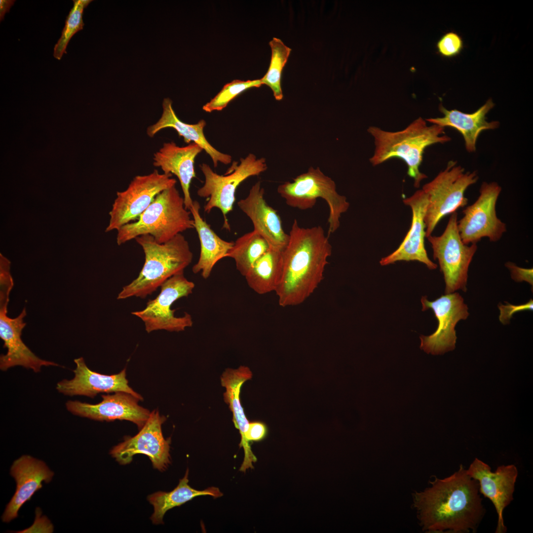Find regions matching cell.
Segmentation results:
<instances>
[{"instance_id":"cell-1","label":"cell","mask_w":533,"mask_h":533,"mask_svg":"<svg viewBox=\"0 0 533 533\" xmlns=\"http://www.w3.org/2000/svg\"><path fill=\"white\" fill-rule=\"evenodd\" d=\"M430 486L414 494L422 530L427 533H476L485 513L479 484L462 464L444 479L434 476Z\"/></svg>"},{"instance_id":"cell-2","label":"cell","mask_w":533,"mask_h":533,"mask_svg":"<svg viewBox=\"0 0 533 533\" xmlns=\"http://www.w3.org/2000/svg\"><path fill=\"white\" fill-rule=\"evenodd\" d=\"M282 251L283 268L275 292L283 307L304 302L324 278L332 247L322 227L304 228L294 220Z\"/></svg>"},{"instance_id":"cell-3","label":"cell","mask_w":533,"mask_h":533,"mask_svg":"<svg viewBox=\"0 0 533 533\" xmlns=\"http://www.w3.org/2000/svg\"><path fill=\"white\" fill-rule=\"evenodd\" d=\"M444 128L431 124L419 117L405 129L396 132L383 130L370 126L368 132L374 137L375 151L370 161L374 166L381 164L393 158H399L406 163L408 175L414 180V186L419 188L427 176L419 167L425 149L434 144H444L451 138L445 134Z\"/></svg>"},{"instance_id":"cell-4","label":"cell","mask_w":533,"mask_h":533,"mask_svg":"<svg viewBox=\"0 0 533 533\" xmlns=\"http://www.w3.org/2000/svg\"><path fill=\"white\" fill-rule=\"evenodd\" d=\"M135 240L143 250L145 262L138 277L122 288L117 300L146 298L167 279L184 272L192 261L189 242L181 233L162 244L149 234L140 235Z\"/></svg>"},{"instance_id":"cell-5","label":"cell","mask_w":533,"mask_h":533,"mask_svg":"<svg viewBox=\"0 0 533 533\" xmlns=\"http://www.w3.org/2000/svg\"><path fill=\"white\" fill-rule=\"evenodd\" d=\"M192 228L194 224L191 212L174 186L159 193L137 221L117 230L116 242L120 245L140 235L149 234L162 244Z\"/></svg>"},{"instance_id":"cell-6","label":"cell","mask_w":533,"mask_h":533,"mask_svg":"<svg viewBox=\"0 0 533 533\" xmlns=\"http://www.w3.org/2000/svg\"><path fill=\"white\" fill-rule=\"evenodd\" d=\"M277 192L288 206L303 210L312 208L318 198L324 199L329 208L328 237L339 228L341 215L349 206L346 197L337 191L335 182L318 167H310L292 182L280 185Z\"/></svg>"},{"instance_id":"cell-7","label":"cell","mask_w":533,"mask_h":533,"mask_svg":"<svg viewBox=\"0 0 533 533\" xmlns=\"http://www.w3.org/2000/svg\"><path fill=\"white\" fill-rule=\"evenodd\" d=\"M478 179L476 171L466 172L456 161L451 160L444 170L422 187L428 201L424 217L426 237L431 235L443 217L467 204L465 190Z\"/></svg>"},{"instance_id":"cell-8","label":"cell","mask_w":533,"mask_h":533,"mask_svg":"<svg viewBox=\"0 0 533 533\" xmlns=\"http://www.w3.org/2000/svg\"><path fill=\"white\" fill-rule=\"evenodd\" d=\"M431 245L433 258L438 260L445 282V294L458 290L466 292L469 265L477 249L476 244H464L457 228V213L451 214L446 228L440 236L426 237Z\"/></svg>"},{"instance_id":"cell-9","label":"cell","mask_w":533,"mask_h":533,"mask_svg":"<svg viewBox=\"0 0 533 533\" xmlns=\"http://www.w3.org/2000/svg\"><path fill=\"white\" fill-rule=\"evenodd\" d=\"M237 163L231 171L225 175L216 173L206 163L199 166L205 181L197 190V194L207 199L204 212L209 214L214 208L220 209L224 217L225 226L227 228H229V225L226 215L233 209L237 187L247 178L258 176L267 169L265 158H257L253 153L241 158L240 163Z\"/></svg>"},{"instance_id":"cell-10","label":"cell","mask_w":533,"mask_h":533,"mask_svg":"<svg viewBox=\"0 0 533 533\" xmlns=\"http://www.w3.org/2000/svg\"><path fill=\"white\" fill-rule=\"evenodd\" d=\"M172 176L155 169L149 174L135 176L125 190L116 192L105 231L117 230L137 221L159 193L175 186L177 181Z\"/></svg>"},{"instance_id":"cell-11","label":"cell","mask_w":533,"mask_h":533,"mask_svg":"<svg viewBox=\"0 0 533 533\" xmlns=\"http://www.w3.org/2000/svg\"><path fill=\"white\" fill-rule=\"evenodd\" d=\"M194 287V283L189 280L184 272L175 274L161 285L160 293L154 299L149 300L144 309L131 313L143 321L148 333L160 330L184 331L192 326L191 316L185 312L183 316L177 317L174 315L176 310L171 308L177 300L192 294Z\"/></svg>"},{"instance_id":"cell-12","label":"cell","mask_w":533,"mask_h":533,"mask_svg":"<svg viewBox=\"0 0 533 533\" xmlns=\"http://www.w3.org/2000/svg\"><path fill=\"white\" fill-rule=\"evenodd\" d=\"M501 190L496 182H483L477 199L462 211L463 216L457 221V228L464 244H476L483 237L496 242L506 231V225L497 218L495 209Z\"/></svg>"},{"instance_id":"cell-13","label":"cell","mask_w":533,"mask_h":533,"mask_svg":"<svg viewBox=\"0 0 533 533\" xmlns=\"http://www.w3.org/2000/svg\"><path fill=\"white\" fill-rule=\"evenodd\" d=\"M422 311L431 309L438 324L431 335L420 336V348L427 353L443 354L454 350L457 340L455 327L458 321L468 317V308L462 296L457 292L445 294L433 301L422 297Z\"/></svg>"},{"instance_id":"cell-14","label":"cell","mask_w":533,"mask_h":533,"mask_svg":"<svg viewBox=\"0 0 533 533\" xmlns=\"http://www.w3.org/2000/svg\"><path fill=\"white\" fill-rule=\"evenodd\" d=\"M166 418L157 410L151 413L147 422L136 435L126 436L123 442L114 446L110 454L121 464H127L136 454H144L152 461L153 467L165 470L170 463V438L165 439L161 426Z\"/></svg>"},{"instance_id":"cell-15","label":"cell","mask_w":533,"mask_h":533,"mask_svg":"<svg viewBox=\"0 0 533 533\" xmlns=\"http://www.w3.org/2000/svg\"><path fill=\"white\" fill-rule=\"evenodd\" d=\"M467 473L478 481L481 494L489 498L494 504L497 515L495 533H504L503 512L513 500L518 471L514 464L502 465L495 471L481 460L476 457L466 469Z\"/></svg>"},{"instance_id":"cell-16","label":"cell","mask_w":533,"mask_h":533,"mask_svg":"<svg viewBox=\"0 0 533 533\" xmlns=\"http://www.w3.org/2000/svg\"><path fill=\"white\" fill-rule=\"evenodd\" d=\"M102 401L96 404L78 401H68L66 406L72 414L99 421L126 420L136 424L139 429L145 425L151 413L138 405L140 400L132 395L117 392L102 395Z\"/></svg>"},{"instance_id":"cell-17","label":"cell","mask_w":533,"mask_h":533,"mask_svg":"<svg viewBox=\"0 0 533 533\" xmlns=\"http://www.w3.org/2000/svg\"><path fill=\"white\" fill-rule=\"evenodd\" d=\"M428 202L427 196L422 189L403 200L404 203L409 206L412 211L410 229L397 249L380 260L381 265L386 266L397 261H412L423 263L430 269L437 267V265L428 258L425 248L424 217Z\"/></svg>"},{"instance_id":"cell-18","label":"cell","mask_w":533,"mask_h":533,"mask_svg":"<svg viewBox=\"0 0 533 533\" xmlns=\"http://www.w3.org/2000/svg\"><path fill=\"white\" fill-rule=\"evenodd\" d=\"M10 474L16 483L15 492L2 515L3 522L8 523L18 517L20 508L54 475L46 463L30 456L24 455L12 464Z\"/></svg>"},{"instance_id":"cell-19","label":"cell","mask_w":533,"mask_h":533,"mask_svg":"<svg viewBox=\"0 0 533 533\" xmlns=\"http://www.w3.org/2000/svg\"><path fill=\"white\" fill-rule=\"evenodd\" d=\"M74 362L76 364L73 371L74 378L59 382L56 386L59 392L66 395H83L91 398L99 393L123 392L143 400L142 396L129 386L125 368L117 374L107 375L91 371L82 357L75 359Z\"/></svg>"},{"instance_id":"cell-20","label":"cell","mask_w":533,"mask_h":533,"mask_svg":"<svg viewBox=\"0 0 533 533\" xmlns=\"http://www.w3.org/2000/svg\"><path fill=\"white\" fill-rule=\"evenodd\" d=\"M264 195V189L258 181L248 195L238 201L237 205L252 222L254 230L266 239L270 247L283 251L289 235L284 231L277 211L266 202Z\"/></svg>"},{"instance_id":"cell-21","label":"cell","mask_w":533,"mask_h":533,"mask_svg":"<svg viewBox=\"0 0 533 533\" xmlns=\"http://www.w3.org/2000/svg\"><path fill=\"white\" fill-rule=\"evenodd\" d=\"M203 149L197 144L190 143L179 147L174 142L165 143L154 153L153 164L159 167L166 174H174L178 178L184 195L186 208L190 210L193 201L190 191L192 180L195 177L194 160Z\"/></svg>"},{"instance_id":"cell-22","label":"cell","mask_w":533,"mask_h":533,"mask_svg":"<svg viewBox=\"0 0 533 533\" xmlns=\"http://www.w3.org/2000/svg\"><path fill=\"white\" fill-rule=\"evenodd\" d=\"M494 106V103L490 98L476 111L467 114L456 109L447 110L440 104L439 110L443 116L429 118L426 121L444 128L450 127L457 130L463 137L467 151L474 152L476 150L477 139L481 133L483 131L496 129L499 126V122L497 121H488L486 120V114Z\"/></svg>"},{"instance_id":"cell-23","label":"cell","mask_w":533,"mask_h":533,"mask_svg":"<svg viewBox=\"0 0 533 533\" xmlns=\"http://www.w3.org/2000/svg\"><path fill=\"white\" fill-rule=\"evenodd\" d=\"M252 377V373L248 367L241 366L236 369L228 368L221 377V384L226 388L224 401L229 406L233 414L232 421L241 435L240 447H243L244 457L242 466L245 468L253 467V463L257 458L251 450L250 443L246 438L249 422L245 414L240 400V390L243 384Z\"/></svg>"},{"instance_id":"cell-24","label":"cell","mask_w":533,"mask_h":533,"mask_svg":"<svg viewBox=\"0 0 533 533\" xmlns=\"http://www.w3.org/2000/svg\"><path fill=\"white\" fill-rule=\"evenodd\" d=\"M172 104V101L170 98L164 99L162 114L156 123L148 128V135L150 137H153L163 129L172 128L177 132L179 136L183 138L185 142L188 144L194 143L204 150L210 156L215 167L218 166L219 162L226 165L230 163L231 156L218 151L206 139L203 132L206 124L205 120L201 119L195 124L185 123L178 118Z\"/></svg>"},{"instance_id":"cell-25","label":"cell","mask_w":533,"mask_h":533,"mask_svg":"<svg viewBox=\"0 0 533 533\" xmlns=\"http://www.w3.org/2000/svg\"><path fill=\"white\" fill-rule=\"evenodd\" d=\"M200 208L199 202L195 200L190 209L200 245L199 257L192 271L195 274L200 273L204 279H207L215 265L226 257L234 242L220 238L202 218Z\"/></svg>"},{"instance_id":"cell-26","label":"cell","mask_w":533,"mask_h":533,"mask_svg":"<svg viewBox=\"0 0 533 533\" xmlns=\"http://www.w3.org/2000/svg\"><path fill=\"white\" fill-rule=\"evenodd\" d=\"M188 476L189 469H187L184 477L180 480L178 486L173 490L169 492H156L148 496V501L154 509L151 517L152 523H163V518L168 510L180 506L196 496L207 495L215 498L223 495L216 487H210L201 491L191 488L188 484Z\"/></svg>"},{"instance_id":"cell-27","label":"cell","mask_w":533,"mask_h":533,"mask_svg":"<svg viewBox=\"0 0 533 533\" xmlns=\"http://www.w3.org/2000/svg\"><path fill=\"white\" fill-rule=\"evenodd\" d=\"M282 268V251L270 247L244 277L251 289L258 294L264 295L275 292L280 281Z\"/></svg>"},{"instance_id":"cell-28","label":"cell","mask_w":533,"mask_h":533,"mask_svg":"<svg viewBox=\"0 0 533 533\" xmlns=\"http://www.w3.org/2000/svg\"><path fill=\"white\" fill-rule=\"evenodd\" d=\"M269 248L266 239L253 230L238 238L226 257L233 259L236 269L245 276L256 261Z\"/></svg>"},{"instance_id":"cell-29","label":"cell","mask_w":533,"mask_h":533,"mask_svg":"<svg viewBox=\"0 0 533 533\" xmlns=\"http://www.w3.org/2000/svg\"><path fill=\"white\" fill-rule=\"evenodd\" d=\"M269 44L271 50L269 66L266 74L260 79L262 85L270 87L275 100L280 101L283 97L281 84L282 72L291 49L276 38H273Z\"/></svg>"},{"instance_id":"cell-30","label":"cell","mask_w":533,"mask_h":533,"mask_svg":"<svg viewBox=\"0 0 533 533\" xmlns=\"http://www.w3.org/2000/svg\"><path fill=\"white\" fill-rule=\"evenodd\" d=\"M92 1L90 0H74V5L66 17L61 36L54 47L53 56L60 60L66 53V48L72 37L83 29L84 9Z\"/></svg>"},{"instance_id":"cell-31","label":"cell","mask_w":533,"mask_h":533,"mask_svg":"<svg viewBox=\"0 0 533 533\" xmlns=\"http://www.w3.org/2000/svg\"><path fill=\"white\" fill-rule=\"evenodd\" d=\"M262 85L260 79L246 81L235 79L226 84L221 91L209 102L203 106V110L207 113L220 111L228 104L244 91L253 87Z\"/></svg>"},{"instance_id":"cell-32","label":"cell","mask_w":533,"mask_h":533,"mask_svg":"<svg viewBox=\"0 0 533 533\" xmlns=\"http://www.w3.org/2000/svg\"><path fill=\"white\" fill-rule=\"evenodd\" d=\"M436 48L438 53L442 57L452 58L457 56L463 48V42L461 37L454 32L443 35L437 41Z\"/></svg>"},{"instance_id":"cell-33","label":"cell","mask_w":533,"mask_h":533,"mask_svg":"<svg viewBox=\"0 0 533 533\" xmlns=\"http://www.w3.org/2000/svg\"><path fill=\"white\" fill-rule=\"evenodd\" d=\"M506 304L503 305L500 304L498 305L499 310V320L503 324H508L513 314L525 310H533V301H530L524 304L514 305L505 302Z\"/></svg>"},{"instance_id":"cell-34","label":"cell","mask_w":533,"mask_h":533,"mask_svg":"<svg viewBox=\"0 0 533 533\" xmlns=\"http://www.w3.org/2000/svg\"><path fill=\"white\" fill-rule=\"evenodd\" d=\"M268 433L266 425L263 422L255 421L249 423L246 438L247 441L259 442L264 440Z\"/></svg>"},{"instance_id":"cell-35","label":"cell","mask_w":533,"mask_h":533,"mask_svg":"<svg viewBox=\"0 0 533 533\" xmlns=\"http://www.w3.org/2000/svg\"><path fill=\"white\" fill-rule=\"evenodd\" d=\"M505 266L510 270L511 278L515 281H525L533 286V268H525L517 266L511 262H507Z\"/></svg>"},{"instance_id":"cell-36","label":"cell","mask_w":533,"mask_h":533,"mask_svg":"<svg viewBox=\"0 0 533 533\" xmlns=\"http://www.w3.org/2000/svg\"><path fill=\"white\" fill-rule=\"evenodd\" d=\"M15 0H0V20H3L5 14L9 12L11 7L14 4Z\"/></svg>"}]
</instances>
